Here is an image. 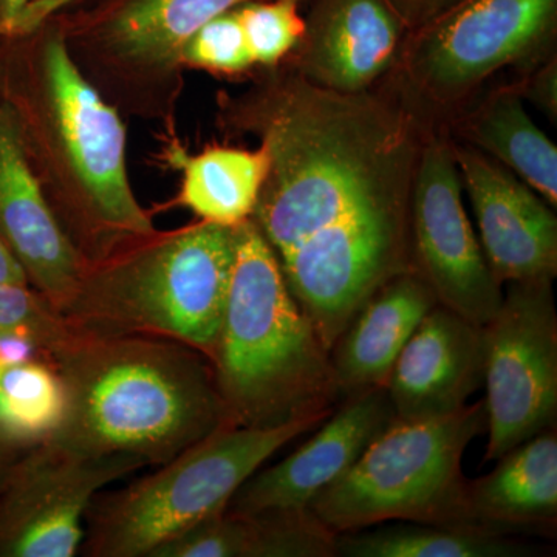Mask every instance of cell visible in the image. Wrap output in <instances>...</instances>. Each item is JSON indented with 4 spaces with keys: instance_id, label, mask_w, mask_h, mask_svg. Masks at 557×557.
Wrapping results in <instances>:
<instances>
[{
    "instance_id": "obj_1",
    "label": "cell",
    "mask_w": 557,
    "mask_h": 557,
    "mask_svg": "<svg viewBox=\"0 0 557 557\" xmlns=\"http://www.w3.org/2000/svg\"><path fill=\"white\" fill-rule=\"evenodd\" d=\"M410 113L309 79L263 123L270 172L251 220L329 351L386 282L412 270L410 199L421 145Z\"/></svg>"
},
{
    "instance_id": "obj_2",
    "label": "cell",
    "mask_w": 557,
    "mask_h": 557,
    "mask_svg": "<svg viewBox=\"0 0 557 557\" xmlns=\"http://www.w3.org/2000/svg\"><path fill=\"white\" fill-rule=\"evenodd\" d=\"M53 368L65 409L50 440L83 456L161 467L233 426L208 359L177 341L79 332Z\"/></svg>"
},
{
    "instance_id": "obj_3",
    "label": "cell",
    "mask_w": 557,
    "mask_h": 557,
    "mask_svg": "<svg viewBox=\"0 0 557 557\" xmlns=\"http://www.w3.org/2000/svg\"><path fill=\"white\" fill-rule=\"evenodd\" d=\"M236 251L211 364L233 426L274 428L333 412L341 397L330 351L292 293L251 219Z\"/></svg>"
},
{
    "instance_id": "obj_4",
    "label": "cell",
    "mask_w": 557,
    "mask_h": 557,
    "mask_svg": "<svg viewBox=\"0 0 557 557\" xmlns=\"http://www.w3.org/2000/svg\"><path fill=\"white\" fill-rule=\"evenodd\" d=\"M234 228L201 222L108 269H89L62 317L90 335L177 341L211 362L228 298Z\"/></svg>"
},
{
    "instance_id": "obj_5",
    "label": "cell",
    "mask_w": 557,
    "mask_h": 557,
    "mask_svg": "<svg viewBox=\"0 0 557 557\" xmlns=\"http://www.w3.org/2000/svg\"><path fill=\"white\" fill-rule=\"evenodd\" d=\"M330 413L274 428H220L148 478L97 494L81 549L89 557H150L189 528L226 511L270 457L321 426Z\"/></svg>"
},
{
    "instance_id": "obj_6",
    "label": "cell",
    "mask_w": 557,
    "mask_h": 557,
    "mask_svg": "<svg viewBox=\"0 0 557 557\" xmlns=\"http://www.w3.org/2000/svg\"><path fill=\"white\" fill-rule=\"evenodd\" d=\"M486 428L485 399L445 417L395 418L309 511L333 534L392 520L475 530L461 460Z\"/></svg>"
},
{
    "instance_id": "obj_7",
    "label": "cell",
    "mask_w": 557,
    "mask_h": 557,
    "mask_svg": "<svg viewBox=\"0 0 557 557\" xmlns=\"http://www.w3.org/2000/svg\"><path fill=\"white\" fill-rule=\"evenodd\" d=\"M553 281L509 282L500 309L483 325L487 440L485 461L555 428L557 317Z\"/></svg>"
},
{
    "instance_id": "obj_8",
    "label": "cell",
    "mask_w": 557,
    "mask_h": 557,
    "mask_svg": "<svg viewBox=\"0 0 557 557\" xmlns=\"http://www.w3.org/2000/svg\"><path fill=\"white\" fill-rule=\"evenodd\" d=\"M127 457H87L49 440L0 483V557H73L106 486L141 469Z\"/></svg>"
},
{
    "instance_id": "obj_9",
    "label": "cell",
    "mask_w": 557,
    "mask_h": 557,
    "mask_svg": "<svg viewBox=\"0 0 557 557\" xmlns=\"http://www.w3.org/2000/svg\"><path fill=\"white\" fill-rule=\"evenodd\" d=\"M461 189L448 143L424 145L410 199L412 267L440 306L483 327L500 309L504 292L465 211Z\"/></svg>"
},
{
    "instance_id": "obj_10",
    "label": "cell",
    "mask_w": 557,
    "mask_h": 557,
    "mask_svg": "<svg viewBox=\"0 0 557 557\" xmlns=\"http://www.w3.org/2000/svg\"><path fill=\"white\" fill-rule=\"evenodd\" d=\"M44 72L54 121L78 175L91 228L110 237L149 239L156 230L127 177L126 129L119 112L84 78L60 39L47 42Z\"/></svg>"
},
{
    "instance_id": "obj_11",
    "label": "cell",
    "mask_w": 557,
    "mask_h": 557,
    "mask_svg": "<svg viewBox=\"0 0 557 557\" xmlns=\"http://www.w3.org/2000/svg\"><path fill=\"white\" fill-rule=\"evenodd\" d=\"M557 0H456L429 20L410 72L435 98L467 94L552 38Z\"/></svg>"
},
{
    "instance_id": "obj_12",
    "label": "cell",
    "mask_w": 557,
    "mask_h": 557,
    "mask_svg": "<svg viewBox=\"0 0 557 557\" xmlns=\"http://www.w3.org/2000/svg\"><path fill=\"white\" fill-rule=\"evenodd\" d=\"M0 237L28 284L61 314L89 263L44 196L25 153L20 119L7 102L0 104Z\"/></svg>"
},
{
    "instance_id": "obj_13",
    "label": "cell",
    "mask_w": 557,
    "mask_h": 557,
    "mask_svg": "<svg viewBox=\"0 0 557 557\" xmlns=\"http://www.w3.org/2000/svg\"><path fill=\"white\" fill-rule=\"evenodd\" d=\"M453 150L478 219L483 255L497 281H553L557 219L549 205L486 153L472 148Z\"/></svg>"
},
{
    "instance_id": "obj_14",
    "label": "cell",
    "mask_w": 557,
    "mask_h": 557,
    "mask_svg": "<svg viewBox=\"0 0 557 557\" xmlns=\"http://www.w3.org/2000/svg\"><path fill=\"white\" fill-rule=\"evenodd\" d=\"M394 420L386 387L348 395L346 405L330 413L309 442L274 467L252 474L231 498L226 511L259 515L309 508Z\"/></svg>"
},
{
    "instance_id": "obj_15",
    "label": "cell",
    "mask_w": 557,
    "mask_h": 557,
    "mask_svg": "<svg viewBox=\"0 0 557 557\" xmlns=\"http://www.w3.org/2000/svg\"><path fill=\"white\" fill-rule=\"evenodd\" d=\"M483 327L448 307H434L403 348L386 383L398 420L449 416L483 383Z\"/></svg>"
},
{
    "instance_id": "obj_16",
    "label": "cell",
    "mask_w": 557,
    "mask_h": 557,
    "mask_svg": "<svg viewBox=\"0 0 557 557\" xmlns=\"http://www.w3.org/2000/svg\"><path fill=\"white\" fill-rule=\"evenodd\" d=\"M306 24V79L339 94L368 89L391 65L401 36L392 0H317Z\"/></svg>"
},
{
    "instance_id": "obj_17",
    "label": "cell",
    "mask_w": 557,
    "mask_h": 557,
    "mask_svg": "<svg viewBox=\"0 0 557 557\" xmlns=\"http://www.w3.org/2000/svg\"><path fill=\"white\" fill-rule=\"evenodd\" d=\"M437 304L434 292L413 269L386 282L330 351L341 395L386 387L398 355Z\"/></svg>"
},
{
    "instance_id": "obj_18",
    "label": "cell",
    "mask_w": 557,
    "mask_h": 557,
    "mask_svg": "<svg viewBox=\"0 0 557 557\" xmlns=\"http://www.w3.org/2000/svg\"><path fill=\"white\" fill-rule=\"evenodd\" d=\"M498 460L500 463L485 478L467 482V508L472 527L502 536L519 528L555 527V429L520 443Z\"/></svg>"
},
{
    "instance_id": "obj_19",
    "label": "cell",
    "mask_w": 557,
    "mask_h": 557,
    "mask_svg": "<svg viewBox=\"0 0 557 557\" xmlns=\"http://www.w3.org/2000/svg\"><path fill=\"white\" fill-rule=\"evenodd\" d=\"M270 152L214 148L183 160L180 201L201 222L237 226L251 219L270 172Z\"/></svg>"
},
{
    "instance_id": "obj_20",
    "label": "cell",
    "mask_w": 557,
    "mask_h": 557,
    "mask_svg": "<svg viewBox=\"0 0 557 557\" xmlns=\"http://www.w3.org/2000/svg\"><path fill=\"white\" fill-rule=\"evenodd\" d=\"M64 409V387L49 362L0 364V483L21 457L57 434Z\"/></svg>"
},
{
    "instance_id": "obj_21",
    "label": "cell",
    "mask_w": 557,
    "mask_h": 557,
    "mask_svg": "<svg viewBox=\"0 0 557 557\" xmlns=\"http://www.w3.org/2000/svg\"><path fill=\"white\" fill-rule=\"evenodd\" d=\"M469 135L486 156L516 172L548 205L557 203V149L530 119L512 91L487 101L468 124Z\"/></svg>"
},
{
    "instance_id": "obj_22",
    "label": "cell",
    "mask_w": 557,
    "mask_h": 557,
    "mask_svg": "<svg viewBox=\"0 0 557 557\" xmlns=\"http://www.w3.org/2000/svg\"><path fill=\"white\" fill-rule=\"evenodd\" d=\"M252 0H127L109 25L121 53L146 62L178 57L201 25Z\"/></svg>"
},
{
    "instance_id": "obj_23",
    "label": "cell",
    "mask_w": 557,
    "mask_h": 557,
    "mask_svg": "<svg viewBox=\"0 0 557 557\" xmlns=\"http://www.w3.org/2000/svg\"><path fill=\"white\" fill-rule=\"evenodd\" d=\"M336 556L346 557H525L536 549L502 534L410 522L336 534Z\"/></svg>"
},
{
    "instance_id": "obj_24",
    "label": "cell",
    "mask_w": 557,
    "mask_h": 557,
    "mask_svg": "<svg viewBox=\"0 0 557 557\" xmlns=\"http://www.w3.org/2000/svg\"><path fill=\"white\" fill-rule=\"evenodd\" d=\"M0 333L30 336L53 364L79 332L30 285L0 282Z\"/></svg>"
},
{
    "instance_id": "obj_25",
    "label": "cell",
    "mask_w": 557,
    "mask_h": 557,
    "mask_svg": "<svg viewBox=\"0 0 557 557\" xmlns=\"http://www.w3.org/2000/svg\"><path fill=\"white\" fill-rule=\"evenodd\" d=\"M236 11L255 64H276L306 36L307 24L299 13V0H252Z\"/></svg>"
},
{
    "instance_id": "obj_26",
    "label": "cell",
    "mask_w": 557,
    "mask_h": 557,
    "mask_svg": "<svg viewBox=\"0 0 557 557\" xmlns=\"http://www.w3.org/2000/svg\"><path fill=\"white\" fill-rule=\"evenodd\" d=\"M178 57L189 64L218 72H240L255 64L236 9L201 25L186 40Z\"/></svg>"
},
{
    "instance_id": "obj_27",
    "label": "cell",
    "mask_w": 557,
    "mask_h": 557,
    "mask_svg": "<svg viewBox=\"0 0 557 557\" xmlns=\"http://www.w3.org/2000/svg\"><path fill=\"white\" fill-rule=\"evenodd\" d=\"M72 0H32L30 5L22 14L16 33L32 32L40 22L46 21L54 11L67 5Z\"/></svg>"
},
{
    "instance_id": "obj_28",
    "label": "cell",
    "mask_w": 557,
    "mask_h": 557,
    "mask_svg": "<svg viewBox=\"0 0 557 557\" xmlns=\"http://www.w3.org/2000/svg\"><path fill=\"white\" fill-rule=\"evenodd\" d=\"M534 98H536L537 104L544 106L549 112L556 113V64H549V67L545 69L541 73L536 83L533 87Z\"/></svg>"
},
{
    "instance_id": "obj_29",
    "label": "cell",
    "mask_w": 557,
    "mask_h": 557,
    "mask_svg": "<svg viewBox=\"0 0 557 557\" xmlns=\"http://www.w3.org/2000/svg\"><path fill=\"white\" fill-rule=\"evenodd\" d=\"M0 282L30 285L20 262L14 258L2 237H0Z\"/></svg>"
},
{
    "instance_id": "obj_30",
    "label": "cell",
    "mask_w": 557,
    "mask_h": 557,
    "mask_svg": "<svg viewBox=\"0 0 557 557\" xmlns=\"http://www.w3.org/2000/svg\"><path fill=\"white\" fill-rule=\"evenodd\" d=\"M32 0H0V33H16L22 14Z\"/></svg>"
},
{
    "instance_id": "obj_31",
    "label": "cell",
    "mask_w": 557,
    "mask_h": 557,
    "mask_svg": "<svg viewBox=\"0 0 557 557\" xmlns=\"http://www.w3.org/2000/svg\"><path fill=\"white\" fill-rule=\"evenodd\" d=\"M403 2L410 11H417L418 14H428L429 17H432L456 0H403Z\"/></svg>"
}]
</instances>
